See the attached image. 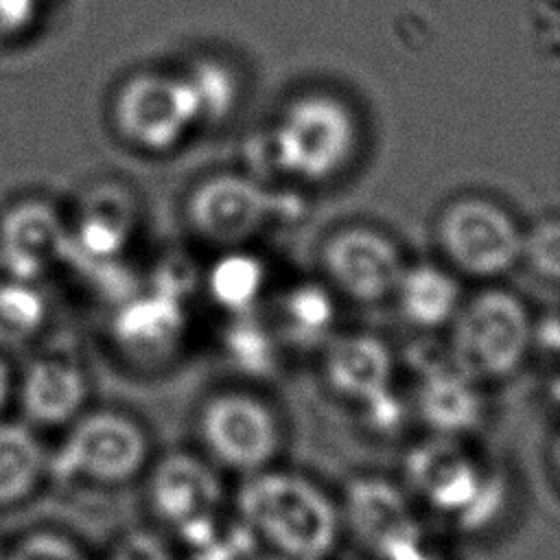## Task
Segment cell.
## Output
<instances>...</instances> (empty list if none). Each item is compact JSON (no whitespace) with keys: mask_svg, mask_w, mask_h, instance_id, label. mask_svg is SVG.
<instances>
[{"mask_svg":"<svg viewBox=\"0 0 560 560\" xmlns=\"http://www.w3.org/2000/svg\"><path fill=\"white\" fill-rule=\"evenodd\" d=\"M291 197H278L258 182L223 173L201 182L188 197V225L217 245H238L273 219L291 214Z\"/></svg>","mask_w":560,"mask_h":560,"instance_id":"cell-10","label":"cell"},{"mask_svg":"<svg viewBox=\"0 0 560 560\" xmlns=\"http://www.w3.org/2000/svg\"><path fill=\"white\" fill-rule=\"evenodd\" d=\"M527 18L534 48L560 61V0H529Z\"/></svg>","mask_w":560,"mask_h":560,"instance_id":"cell-27","label":"cell"},{"mask_svg":"<svg viewBox=\"0 0 560 560\" xmlns=\"http://www.w3.org/2000/svg\"><path fill=\"white\" fill-rule=\"evenodd\" d=\"M280 319L287 337L302 346L326 343L335 324V302L326 287L304 282L289 289L280 302Z\"/></svg>","mask_w":560,"mask_h":560,"instance_id":"cell-21","label":"cell"},{"mask_svg":"<svg viewBox=\"0 0 560 560\" xmlns=\"http://www.w3.org/2000/svg\"><path fill=\"white\" fill-rule=\"evenodd\" d=\"M46 317L44 298L24 280L0 284V328L13 335H31Z\"/></svg>","mask_w":560,"mask_h":560,"instance_id":"cell-24","label":"cell"},{"mask_svg":"<svg viewBox=\"0 0 560 560\" xmlns=\"http://www.w3.org/2000/svg\"><path fill=\"white\" fill-rule=\"evenodd\" d=\"M184 326L182 302L162 291H153L120 306L114 319V335L122 348L151 357L175 346Z\"/></svg>","mask_w":560,"mask_h":560,"instance_id":"cell-19","label":"cell"},{"mask_svg":"<svg viewBox=\"0 0 560 560\" xmlns=\"http://www.w3.org/2000/svg\"><path fill=\"white\" fill-rule=\"evenodd\" d=\"M238 521L278 560H328L339 547V499L300 472H252L236 497Z\"/></svg>","mask_w":560,"mask_h":560,"instance_id":"cell-2","label":"cell"},{"mask_svg":"<svg viewBox=\"0 0 560 560\" xmlns=\"http://www.w3.org/2000/svg\"><path fill=\"white\" fill-rule=\"evenodd\" d=\"M118 133L144 151H168L199 122V107L184 74L138 72L129 77L114 98Z\"/></svg>","mask_w":560,"mask_h":560,"instance_id":"cell-8","label":"cell"},{"mask_svg":"<svg viewBox=\"0 0 560 560\" xmlns=\"http://www.w3.org/2000/svg\"><path fill=\"white\" fill-rule=\"evenodd\" d=\"M37 0H0V33L18 35L33 26L37 18Z\"/></svg>","mask_w":560,"mask_h":560,"instance_id":"cell-29","label":"cell"},{"mask_svg":"<svg viewBox=\"0 0 560 560\" xmlns=\"http://www.w3.org/2000/svg\"><path fill=\"white\" fill-rule=\"evenodd\" d=\"M265 282L262 265L249 254L223 256L208 276V287L217 304L228 311L245 313L260 295Z\"/></svg>","mask_w":560,"mask_h":560,"instance_id":"cell-22","label":"cell"},{"mask_svg":"<svg viewBox=\"0 0 560 560\" xmlns=\"http://www.w3.org/2000/svg\"><path fill=\"white\" fill-rule=\"evenodd\" d=\"M479 381L470 378L448 357L424 361L418 370L411 416L420 420L424 433L448 438H472L488 418V400Z\"/></svg>","mask_w":560,"mask_h":560,"instance_id":"cell-13","label":"cell"},{"mask_svg":"<svg viewBox=\"0 0 560 560\" xmlns=\"http://www.w3.org/2000/svg\"><path fill=\"white\" fill-rule=\"evenodd\" d=\"M448 328L451 361L481 385L514 378L536 348L529 306L508 289L492 287L464 298Z\"/></svg>","mask_w":560,"mask_h":560,"instance_id":"cell-3","label":"cell"},{"mask_svg":"<svg viewBox=\"0 0 560 560\" xmlns=\"http://www.w3.org/2000/svg\"><path fill=\"white\" fill-rule=\"evenodd\" d=\"M547 466H549V475H551L556 488L560 490V427L549 438V444H547Z\"/></svg>","mask_w":560,"mask_h":560,"instance_id":"cell-30","label":"cell"},{"mask_svg":"<svg viewBox=\"0 0 560 560\" xmlns=\"http://www.w3.org/2000/svg\"><path fill=\"white\" fill-rule=\"evenodd\" d=\"M435 238L455 271L479 280L508 273L523 254L518 221L508 208L479 195L448 201L438 214Z\"/></svg>","mask_w":560,"mask_h":560,"instance_id":"cell-5","label":"cell"},{"mask_svg":"<svg viewBox=\"0 0 560 560\" xmlns=\"http://www.w3.org/2000/svg\"><path fill=\"white\" fill-rule=\"evenodd\" d=\"M396 368V352L378 335L343 332L324 343V381L339 398L354 407H363L392 392Z\"/></svg>","mask_w":560,"mask_h":560,"instance_id":"cell-15","label":"cell"},{"mask_svg":"<svg viewBox=\"0 0 560 560\" xmlns=\"http://www.w3.org/2000/svg\"><path fill=\"white\" fill-rule=\"evenodd\" d=\"M70 252V230L46 201H20L0 219V260L13 280L33 282Z\"/></svg>","mask_w":560,"mask_h":560,"instance_id":"cell-14","label":"cell"},{"mask_svg":"<svg viewBox=\"0 0 560 560\" xmlns=\"http://www.w3.org/2000/svg\"><path fill=\"white\" fill-rule=\"evenodd\" d=\"M322 267L328 282L348 300L381 304L392 300L405 260L400 247L385 232L348 225L324 243Z\"/></svg>","mask_w":560,"mask_h":560,"instance_id":"cell-11","label":"cell"},{"mask_svg":"<svg viewBox=\"0 0 560 560\" xmlns=\"http://www.w3.org/2000/svg\"><path fill=\"white\" fill-rule=\"evenodd\" d=\"M133 230V206L118 188L101 186L83 203L72 236L70 256L101 262L120 254Z\"/></svg>","mask_w":560,"mask_h":560,"instance_id":"cell-18","label":"cell"},{"mask_svg":"<svg viewBox=\"0 0 560 560\" xmlns=\"http://www.w3.org/2000/svg\"><path fill=\"white\" fill-rule=\"evenodd\" d=\"M184 79L195 94L199 120H221L234 107L236 81L223 63L212 59L195 61L190 70L184 72Z\"/></svg>","mask_w":560,"mask_h":560,"instance_id":"cell-23","label":"cell"},{"mask_svg":"<svg viewBox=\"0 0 560 560\" xmlns=\"http://www.w3.org/2000/svg\"><path fill=\"white\" fill-rule=\"evenodd\" d=\"M46 468L48 459L33 431L20 422H0V505L28 497Z\"/></svg>","mask_w":560,"mask_h":560,"instance_id":"cell-20","label":"cell"},{"mask_svg":"<svg viewBox=\"0 0 560 560\" xmlns=\"http://www.w3.org/2000/svg\"><path fill=\"white\" fill-rule=\"evenodd\" d=\"M392 300L413 330L433 332L451 326L464 302V293L459 278L451 269L433 262H416L405 265Z\"/></svg>","mask_w":560,"mask_h":560,"instance_id":"cell-17","label":"cell"},{"mask_svg":"<svg viewBox=\"0 0 560 560\" xmlns=\"http://www.w3.org/2000/svg\"><path fill=\"white\" fill-rule=\"evenodd\" d=\"M225 348L232 361L252 374L269 372L276 363V346L271 335L252 319H238L228 330Z\"/></svg>","mask_w":560,"mask_h":560,"instance_id":"cell-26","label":"cell"},{"mask_svg":"<svg viewBox=\"0 0 560 560\" xmlns=\"http://www.w3.org/2000/svg\"><path fill=\"white\" fill-rule=\"evenodd\" d=\"M396 560H453V558H448L446 553H442L435 547H431L429 542H424V545L411 549L409 553H405V556H400Z\"/></svg>","mask_w":560,"mask_h":560,"instance_id":"cell-31","label":"cell"},{"mask_svg":"<svg viewBox=\"0 0 560 560\" xmlns=\"http://www.w3.org/2000/svg\"><path fill=\"white\" fill-rule=\"evenodd\" d=\"M20 407L28 422L59 427L74 420L85 402L83 372L63 359L44 357L28 365L20 381Z\"/></svg>","mask_w":560,"mask_h":560,"instance_id":"cell-16","label":"cell"},{"mask_svg":"<svg viewBox=\"0 0 560 560\" xmlns=\"http://www.w3.org/2000/svg\"><path fill=\"white\" fill-rule=\"evenodd\" d=\"M221 481L201 457L173 451L151 470L149 499L153 512L173 525L190 545L212 534L221 503Z\"/></svg>","mask_w":560,"mask_h":560,"instance_id":"cell-12","label":"cell"},{"mask_svg":"<svg viewBox=\"0 0 560 560\" xmlns=\"http://www.w3.org/2000/svg\"><path fill=\"white\" fill-rule=\"evenodd\" d=\"M7 560H85V558L63 536L33 534V536H26Z\"/></svg>","mask_w":560,"mask_h":560,"instance_id":"cell-28","label":"cell"},{"mask_svg":"<svg viewBox=\"0 0 560 560\" xmlns=\"http://www.w3.org/2000/svg\"><path fill=\"white\" fill-rule=\"evenodd\" d=\"M357 149L359 120L354 109L326 92H308L287 103L271 131L276 166L311 184L343 173Z\"/></svg>","mask_w":560,"mask_h":560,"instance_id":"cell-4","label":"cell"},{"mask_svg":"<svg viewBox=\"0 0 560 560\" xmlns=\"http://www.w3.org/2000/svg\"><path fill=\"white\" fill-rule=\"evenodd\" d=\"M400 481L420 510L466 536L490 532L512 505L508 470L472 448L470 438L424 433L405 451Z\"/></svg>","mask_w":560,"mask_h":560,"instance_id":"cell-1","label":"cell"},{"mask_svg":"<svg viewBox=\"0 0 560 560\" xmlns=\"http://www.w3.org/2000/svg\"><path fill=\"white\" fill-rule=\"evenodd\" d=\"M149 455L144 431L125 413L101 409L81 416L48 468L59 479H85L94 483H125L136 477Z\"/></svg>","mask_w":560,"mask_h":560,"instance_id":"cell-7","label":"cell"},{"mask_svg":"<svg viewBox=\"0 0 560 560\" xmlns=\"http://www.w3.org/2000/svg\"><path fill=\"white\" fill-rule=\"evenodd\" d=\"M521 260L538 278L560 282V217H545L523 230Z\"/></svg>","mask_w":560,"mask_h":560,"instance_id":"cell-25","label":"cell"},{"mask_svg":"<svg viewBox=\"0 0 560 560\" xmlns=\"http://www.w3.org/2000/svg\"><path fill=\"white\" fill-rule=\"evenodd\" d=\"M9 394H11V372H9V365L0 359V411L9 402Z\"/></svg>","mask_w":560,"mask_h":560,"instance_id":"cell-32","label":"cell"},{"mask_svg":"<svg viewBox=\"0 0 560 560\" xmlns=\"http://www.w3.org/2000/svg\"><path fill=\"white\" fill-rule=\"evenodd\" d=\"M199 438L217 464L252 475L269 468L282 433L267 402L243 392H221L201 407Z\"/></svg>","mask_w":560,"mask_h":560,"instance_id":"cell-9","label":"cell"},{"mask_svg":"<svg viewBox=\"0 0 560 560\" xmlns=\"http://www.w3.org/2000/svg\"><path fill=\"white\" fill-rule=\"evenodd\" d=\"M343 534L370 558L396 560L427 542L420 508L400 479L359 472L339 499Z\"/></svg>","mask_w":560,"mask_h":560,"instance_id":"cell-6","label":"cell"}]
</instances>
